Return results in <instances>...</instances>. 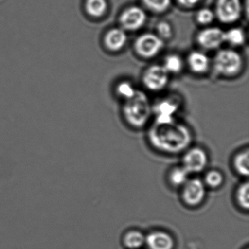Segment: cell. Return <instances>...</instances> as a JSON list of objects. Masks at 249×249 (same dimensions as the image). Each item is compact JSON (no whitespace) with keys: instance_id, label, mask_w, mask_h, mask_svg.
<instances>
[{"instance_id":"16","label":"cell","mask_w":249,"mask_h":249,"mask_svg":"<svg viewBox=\"0 0 249 249\" xmlns=\"http://www.w3.org/2000/svg\"><path fill=\"white\" fill-rule=\"evenodd\" d=\"M124 243L129 249H138L145 243V237L138 230H131L124 237Z\"/></svg>"},{"instance_id":"20","label":"cell","mask_w":249,"mask_h":249,"mask_svg":"<svg viewBox=\"0 0 249 249\" xmlns=\"http://www.w3.org/2000/svg\"><path fill=\"white\" fill-rule=\"evenodd\" d=\"M190 173L183 167H176L170 174V181L174 186H183L189 180Z\"/></svg>"},{"instance_id":"23","label":"cell","mask_w":249,"mask_h":249,"mask_svg":"<svg viewBox=\"0 0 249 249\" xmlns=\"http://www.w3.org/2000/svg\"><path fill=\"white\" fill-rule=\"evenodd\" d=\"M138 90L129 81H122L116 87V93L119 97L125 100L132 98Z\"/></svg>"},{"instance_id":"3","label":"cell","mask_w":249,"mask_h":249,"mask_svg":"<svg viewBox=\"0 0 249 249\" xmlns=\"http://www.w3.org/2000/svg\"><path fill=\"white\" fill-rule=\"evenodd\" d=\"M213 67L215 72L219 75L232 76L241 71L243 58L233 49H222L215 54Z\"/></svg>"},{"instance_id":"11","label":"cell","mask_w":249,"mask_h":249,"mask_svg":"<svg viewBox=\"0 0 249 249\" xmlns=\"http://www.w3.org/2000/svg\"><path fill=\"white\" fill-rule=\"evenodd\" d=\"M206 152L200 148H192L186 151L183 158V167L189 173L202 171L208 164Z\"/></svg>"},{"instance_id":"4","label":"cell","mask_w":249,"mask_h":249,"mask_svg":"<svg viewBox=\"0 0 249 249\" xmlns=\"http://www.w3.org/2000/svg\"><path fill=\"white\" fill-rule=\"evenodd\" d=\"M164 46V41L157 35L145 33L141 35L135 42V49L142 57L153 58L157 56Z\"/></svg>"},{"instance_id":"28","label":"cell","mask_w":249,"mask_h":249,"mask_svg":"<svg viewBox=\"0 0 249 249\" xmlns=\"http://www.w3.org/2000/svg\"></svg>"},{"instance_id":"10","label":"cell","mask_w":249,"mask_h":249,"mask_svg":"<svg viewBox=\"0 0 249 249\" xmlns=\"http://www.w3.org/2000/svg\"><path fill=\"white\" fill-rule=\"evenodd\" d=\"M146 14L138 6H132L125 10L121 15L119 21L122 29L128 31L139 30L146 21Z\"/></svg>"},{"instance_id":"24","label":"cell","mask_w":249,"mask_h":249,"mask_svg":"<svg viewBox=\"0 0 249 249\" xmlns=\"http://www.w3.org/2000/svg\"><path fill=\"white\" fill-rule=\"evenodd\" d=\"M224 181L223 175L220 172L216 170H211L208 172L205 177V185L211 188L219 187Z\"/></svg>"},{"instance_id":"7","label":"cell","mask_w":249,"mask_h":249,"mask_svg":"<svg viewBox=\"0 0 249 249\" xmlns=\"http://www.w3.org/2000/svg\"><path fill=\"white\" fill-rule=\"evenodd\" d=\"M180 107V101L176 97H169L157 103L154 107L156 123L168 124L174 122V116Z\"/></svg>"},{"instance_id":"22","label":"cell","mask_w":249,"mask_h":249,"mask_svg":"<svg viewBox=\"0 0 249 249\" xmlns=\"http://www.w3.org/2000/svg\"><path fill=\"white\" fill-rule=\"evenodd\" d=\"M145 7L156 13L167 11L171 5V0H142Z\"/></svg>"},{"instance_id":"8","label":"cell","mask_w":249,"mask_h":249,"mask_svg":"<svg viewBox=\"0 0 249 249\" xmlns=\"http://www.w3.org/2000/svg\"><path fill=\"white\" fill-rule=\"evenodd\" d=\"M206 189L202 180L198 178L189 180L183 185L182 197L186 205L196 206L205 199Z\"/></svg>"},{"instance_id":"2","label":"cell","mask_w":249,"mask_h":249,"mask_svg":"<svg viewBox=\"0 0 249 249\" xmlns=\"http://www.w3.org/2000/svg\"><path fill=\"white\" fill-rule=\"evenodd\" d=\"M151 110V103L146 94L138 90L132 98L125 102L123 114L129 124L134 127L141 128L148 123Z\"/></svg>"},{"instance_id":"15","label":"cell","mask_w":249,"mask_h":249,"mask_svg":"<svg viewBox=\"0 0 249 249\" xmlns=\"http://www.w3.org/2000/svg\"><path fill=\"white\" fill-rule=\"evenodd\" d=\"M85 9L87 14L93 18H100L106 14L107 10L106 0H87Z\"/></svg>"},{"instance_id":"5","label":"cell","mask_w":249,"mask_h":249,"mask_svg":"<svg viewBox=\"0 0 249 249\" xmlns=\"http://www.w3.org/2000/svg\"><path fill=\"white\" fill-rule=\"evenodd\" d=\"M168 81L169 73L162 65H151L145 71L142 76L144 85L152 91L164 89Z\"/></svg>"},{"instance_id":"6","label":"cell","mask_w":249,"mask_h":249,"mask_svg":"<svg viewBox=\"0 0 249 249\" xmlns=\"http://www.w3.org/2000/svg\"><path fill=\"white\" fill-rule=\"evenodd\" d=\"M242 11L240 0H218L215 15L221 22L232 24L240 18Z\"/></svg>"},{"instance_id":"26","label":"cell","mask_w":249,"mask_h":249,"mask_svg":"<svg viewBox=\"0 0 249 249\" xmlns=\"http://www.w3.org/2000/svg\"><path fill=\"white\" fill-rule=\"evenodd\" d=\"M157 36L162 39H170L173 36V27L167 21H160L157 26Z\"/></svg>"},{"instance_id":"13","label":"cell","mask_w":249,"mask_h":249,"mask_svg":"<svg viewBox=\"0 0 249 249\" xmlns=\"http://www.w3.org/2000/svg\"><path fill=\"white\" fill-rule=\"evenodd\" d=\"M127 42L126 30L119 27L111 29L105 36L104 43L107 49L111 52L122 50Z\"/></svg>"},{"instance_id":"25","label":"cell","mask_w":249,"mask_h":249,"mask_svg":"<svg viewBox=\"0 0 249 249\" xmlns=\"http://www.w3.org/2000/svg\"><path fill=\"white\" fill-rule=\"evenodd\" d=\"M215 16L213 11H211L209 8H202L196 14V21L201 25H209L213 21Z\"/></svg>"},{"instance_id":"12","label":"cell","mask_w":249,"mask_h":249,"mask_svg":"<svg viewBox=\"0 0 249 249\" xmlns=\"http://www.w3.org/2000/svg\"><path fill=\"white\" fill-rule=\"evenodd\" d=\"M145 243L149 249H173L174 240L164 231H154L145 237Z\"/></svg>"},{"instance_id":"14","label":"cell","mask_w":249,"mask_h":249,"mask_svg":"<svg viewBox=\"0 0 249 249\" xmlns=\"http://www.w3.org/2000/svg\"><path fill=\"white\" fill-rule=\"evenodd\" d=\"M187 62L191 71L197 74L206 72L210 66L209 58L200 52H192L188 56Z\"/></svg>"},{"instance_id":"21","label":"cell","mask_w":249,"mask_h":249,"mask_svg":"<svg viewBox=\"0 0 249 249\" xmlns=\"http://www.w3.org/2000/svg\"><path fill=\"white\" fill-rule=\"evenodd\" d=\"M236 198L238 205L242 208L248 210L249 208V184L247 181L239 186L236 193Z\"/></svg>"},{"instance_id":"27","label":"cell","mask_w":249,"mask_h":249,"mask_svg":"<svg viewBox=\"0 0 249 249\" xmlns=\"http://www.w3.org/2000/svg\"><path fill=\"white\" fill-rule=\"evenodd\" d=\"M200 0H178V2L186 8H190V7L195 6Z\"/></svg>"},{"instance_id":"17","label":"cell","mask_w":249,"mask_h":249,"mask_svg":"<svg viewBox=\"0 0 249 249\" xmlns=\"http://www.w3.org/2000/svg\"><path fill=\"white\" fill-rule=\"evenodd\" d=\"M234 169L242 176H248L249 173V150L239 153L234 159Z\"/></svg>"},{"instance_id":"19","label":"cell","mask_w":249,"mask_h":249,"mask_svg":"<svg viewBox=\"0 0 249 249\" xmlns=\"http://www.w3.org/2000/svg\"><path fill=\"white\" fill-rule=\"evenodd\" d=\"M246 34L242 29L234 27L225 32V42L233 46H240L246 41Z\"/></svg>"},{"instance_id":"1","label":"cell","mask_w":249,"mask_h":249,"mask_svg":"<svg viewBox=\"0 0 249 249\" xmlns=\"http://www.w3.org/2000/svg\"><path fill=\"white\" fill-rule=\"evenodd\" d=\"M151 145L166 154H178L185 151L192 141L190 129L176 121L168 124L154 123L148 131Z\"/></svg>"},{"instance_id":"9","label":"cell","mask_w":249,"mask_h":249,"mask_svg":"<svg viewBox=\"0 0 249 249\" xmlns=\"http://www.w3.org/2000/svg\"><path fill=\"white\" fill-rule=\"evenodd\" d=\"M196 41L202 49H218L225 42V32L218 27H207L198 33Z\"/></svg>"},{"instance_id":"18","label":"cell","mask_w":249,"mask_h":249,"mask_svg":"<svg viewBox=\"0 0 249 249\" xmlns=\"http://www.w3.org/2000/svg\"><path fill=\"white\" fill-rule=\"evenodd\" d=\"M162 66L169 74L179 73L183 70V59L178 55L170 54L166 56Z\"/></svg>"}]
</instances>
